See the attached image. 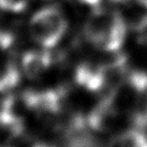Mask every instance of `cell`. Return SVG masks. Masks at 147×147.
Instances as JSON below:
<instances>
[{
	"mask_svg": "<svg viewBox=\"0 0 147 147\" xmlns=\"http://www.w3.org/2000/svg\"><path fill=\"white\" fill-rule=\"evenodd\" d=\"M84 36L99 51L117 54L126 41V20L117 10L96 7L85 22Z\"/></svg>",
	"mask_w": 147,
	"mask_h": 147,
	"instance_id": "obj_1",
	"label": "cell"
},
{
	"mask_svg": "<svg viewBox=\"0 0 147 147\" xmlns=\"http://www.w3.org/2000/svg\"><path fill=\"white\" fill-rule=\"evenodd\" d=\"M29 33L33 41L45 49L56 46L68 30V20L57 5H47L33 14L29 21Z\"/></svg>",
	"mask_w": 147,
	"mask_h": 147,
	"instance_id": "obj_2",
	"label": "cell"
},
{
	"mask_svg": "<svg viewBox=\"0 0 147 147\" xmlns=\"http://www.w3.org/2000/svg\"><path fill=\"white\" fill-rule=\"evenodd\" d=\"M21 98L27 110L44 116L58 114L63 104V94L59 89H27Z\"/></svg>",
	"mask_w": 147,
	"mask_h": 147,
	"instance_id": "obj_3",
	"label": "cell"
},
{
	"mask_svg": "<svg viewBox=\"0 0 147 147\" xmlns=\"http://www.w3.org/2000/svg\"><path fill=\"white\" fill-rule=\"evenodd\" d=\"M53 59L47 51L31 49L23 55L21 60V70L26 78L37 80L49 70Z\"/></svg>",
	"mask_w": 147,
	"mask_h": 147,
	"instance_id": "obj_4",
	"label": "cell"
},
{
	"mask_svg": "<svg viewBox=\"0 0 147 147\" xmlns=\"http://www.w3.org/2000/svg\"><path fill=\"white\" fill-rule=\"evenodd\" d=\"M107 147H147V135L140 128L123 130L111 140Z\"/></svg>",
	"mask_w": 147,
	"mask_h": 147,
	"instance_id": "obj_5",
	"label": "cell"
},
{
	"mask_svg": "<svg viewBox=\"0 0 147 147\" xmlns=\"http://www.w3.org/2000/svg\"><path fill=\"white\" fill-rule=\"evenodd\" d=\"M22 73L14 62L5 61L0 63V94L13 90L21 83Z\"/></svg>",
	"mask_w": 147,
	"mask_h": 147,
	"instance_id": "obj_6",
	"label": "cell"
},
{
	"mask_svg": "<svg viewBox=\"0 0 147 147\" xmlns=\"http://www.w3.org/2000/svg\"><path fill=\"white\" fill-rule=\"evenodd\" d=\"M29 0H0V9L12 13H20L28 7Z\"/></svg>",
	"mask_w": 147,
	"mask_h": 147,
	"instance_id": "obj_7",
	"label": "cell"
},
{
	"mask_svg": "<svg viewBox=\"0 0 147 147\" xmlns=\"http://www.w3.org/2000/svg\"><path fill=\"white\" fill-rule=\"evenodd\" d=\"M14 37L12 33L0 28V49H8L12 45Z\"/></svg>",
	"mask_w": 147,
	"mask_h": 147,
	"instance_id": "obj_8",
	"label": "cell"
},
{
	"mask_svg": "<svg viewBox=\"0 0 147 147\" xmlns=\"http://www.w3.org/2000/svg\"><path fill=\"white\" fill-rule=\"evenodd\" d=\"M71 1L84 4V5H89V7L96 8V7H99V5L101 4V1H102V0H71Z\"/></svg>",
	"mask_w": 147,
	"mask_h": 147,
	"instance_id": "obj_9",
	"label": "cell"
},
{
	"mask_svg": "<svg viewBox=\"0 0 147 147\" xmlns=\"http://www.w3.org/2000/svg\"><path fill=\"white\" fill-rule=\"evenodd\" d=\"M135 2L141 5L145 11H147V0H135Z\"/></svg>",
	"mask_w": 147,
	"mask_h": 147,
	"instance_id": "obj_10",
	"label": "cell"
},
{
	"mask_svg": "<svg viewBox=\"0 0 147 147\" xmlns=\"http://www.w3.org/2000/svg\"><path fill=\"white\" fill-rule=\"evenodd\" d=\"M34 147H53L49 145V144H45V143H40V142H37V144L34 145Z\"/></svg>",
	"mask_w": 147,
	"mask_h": 147,
	"instance_id": "obj_11",
	"label": "cell"
},
{
	"mask_svg": "<svg viewBox=\"0 0 147 147\" xmlns=\"http://www.w3.org/2000/svg\"><path fill=\"white\" fill-rule=\"evenodd\" d=\"M0 147H1V146H0Z\"/></svg>",
	"mask_w": 147,
	"mask_h": 147,
	"instance_id": "obj_12",
	"label": "cell"
}]
</instances>
